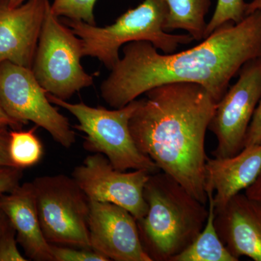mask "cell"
Returning <instances> with one entry per match:
<instances>
[{"mask_svg": "<svg viewBox=\"0 0 261 261\" xmlns=\"http://www.w3.org/2000/svg\"><path fill=\"white\" fill-rule=\"evenodd\" d=\"M123 53L100 87L111 108L125 107L154 87L176 82L200 84L219 102L243 65L261 57V14L225 23L181 53L161 54L145 41L125 44Z\"/></svg>", "mask_w": 261, "mask_h": 261, "instance_id": "obj_1", "label": "cell"}, {"mask_svg": "<svg viewBox=\"0 0 261 261\" xmlns=\"http://www.w3.org/2000/svg\"><path fill=\"white\" fill-rule=\"evenodd\" d=\"M145 94L129 121L136 146L206 205L205 135L217 102L189 82L163 84Z\"/></svg>", "mask_w": 261, "mask_h": 261, "instance_id": "obj_2", "label": "cell"}, {"mask_svg": "<svg viewBox=\"0 0 261 261\" xmlns=\"http://www.w3.org/2000/svg\"><path fill=\"white\" fill-rule=\"evenodd\" d=\"M148 210L137 220L141 243L152 261H171L200 234L208 208L167 173H152L144 188Z\"/></svg>", "mask_w": 261, "mask_h": 261, "instance_id": "obj_3", "label": "cell"}, {"mask_svg": "<svg viewBox=\"0 0 261 261\" xmlns=\"http://www.w3.org/2000/svg\"><path fill=\"white\" fill-rule=\"evenodd\" d=\"M167 14L168 7L163 0H144L107 27L67 18L64 23L82 39L84 57L97 58L111 70L121 59L119 49L123 44L145 41L165 54H171L179 44L193 42L188 34H172L165 30Z\"/></svg>", "mask_w": 261, "mask_h": 261, "instance_id": "obj_4", "label": "cell"}, {"mask_svg": "<svg viewBox=\"0 0 261 261\" xmlns=\"http://www.w3.org/2000/svg\"><path fill=\"white\" fill-rule=\"evenodd\" d=\"M51 104L64 108L76 118L75 128L85 134L84 147L92 153L104 154L113 167L121 171L145 170L150 173L160 169L136 146L129 128L130 117L138 107L139 99L125 107L108 110L91 107L84 102L70 103L47 93Z\"/></svg>", "mask_w": 261, "mask_h": 261, "instance_id": "obj_5", "label": "cell"}, {"mask_svg": "<svg viewBox=\"0 0 261 261\" xmlns=\"http://www.w3.org/2000/svg\"><path fill=\"white\" fill-rule=\"evenodd\" d=\"M82 39L53 14L48 5L32 70L47 93L67 100L94 83L81 64Z\"/></svg>", "mask_w": 261, "mask_h": 261, "instance_id": "obj_6", "label": "cell"}, {"mask_svg": "<svg viewBox=\"0 0 261 261\" xmlns=\"http://www.w3.org/2000/svg\"><path fill=\"white\" fill-rule=\"evenodd\" d=\"M32 183L41 227L48 243L92 250L89 200L74 178L47 175Z\"/></svg>", "mask_w": 261, "mask_h": 261, "instance_id": "obj_7", "label": "cell"}, {"mask_svg": "<svg viewBox=\"0 0 261 261\" xmlns=\"http://www.w3.org/2000/svg\"><path fill=\"white\" fill-rule=\"evenodd\" d=\"M0 103L15 121L23 126L32 122L64 148L75 143L68 118L53 106L30 68L8 61L0 64Z\"/></svg>", "mask_w": 261, "mask_h": 261, "instance_id": "obj_8", "label": "cell"}, {"mask_svg": "<svg viewBox=\"0 0 261 261\" xmlns=\"http://www.w3.org/2000/svg\"><path fill=\"white\" fill-rule=\"evenodd\" d=\"M236 83L217 102L208 130L217 140L213 155L232 157L245 147L247 130L261 98V57L247 61Z\"/></svg>", "mask_w": 261, "mask_h": 261, "instance_id": "obj_9", "label": "cell"}, {"mask_svg": "<svg viewBox=\"0 0 261 261\" xmlns=\"http://www.w3.org/2000/svg\"><path fill=\"white\" fill-rule=\"evenodd\" d=\"M150 174L145 170L119 171L104 154L94 153L75 167L72 177L89 200L121 206L139 220L148 210L143 193Z\"/></svg>", "mask_w": 261, "mask_h": 261, "instance_id": "obj_10", "label": "cell"}, {"mask_svg": "<svg viewBox=\"0 0 261 261\" xmlns=\"http://www.w3.org/2000/svg\"><path fill=\"white\" fill-rule=\"evenodd\" d=\"M89 231L92 250L110 260L152 261L142 246L137 219L126 209L89 200Z\"/></svg>", "mask_w": 261, "mask_h": 261, "instance_id": "obj_11", "label": "cell"}, {"mask_svg": "<svg viewBox=\"0 0 261 261\" xmlns=\"http://www.w3.org/2000/svg\"><path fill=\"white\" fill-rule=\"evenodd\" d=\"M49 0H28L11 7L0 0V64L32 69Z\"/></svg>", "mask_w": 261, "mask_h": 261, "instance_id": "obj_12", "label": "cell"}, {"mask_svg": "<svg viewBox=\"0 0 261 261\" xmlns=\"http://www.w3.org/2000/svg\"><path fill=\"white\" fill-rule=\"evenodd\" d=\"M215 226L230 253L261 261V202L238 193L215 209Z\"/></svg>", "mask_w": 261, "mask_h": 261, "instance_id": "obj_13", "label": "cell"}, {"mask_svg": "<svg viewBox=\"0 0 261 261\" xmlns=\"http://www.w3.org/2000/svg\"><path fill=\"white\" fill-rule=\"evenodd\" d=\"M0 207L16 231L18 243L29 260L53 261L51 244L43 233L32 182L0 195Z\"/></svg>", "mask_w": 261, "mask_h": 261, "instance_id": "obj_14", "label": "cell"}, {"mask_svg": "<svg viewBox=\"0 0 261 261\" xmlns=\"http://www.w3.org/2000/svg\"><path fill=\"white\" fill-rule=\"evenodd\" d=\"M261 170V145L245 147L226 159H207L206 188L214 190L215 209L221 208L232 198L251 186Z\"/></svg>", "mask_w": 261, "mask_h": 261, "instance_id": "obj_15", "label": "cell"}, {"mask_svg": "<svg viewBox=\"0 0 261 261\" xmlns=\"http://www.w3.org/2000/svg\"><path fill=\"white\" fill-rule=\"evenodd\" d=\"M208 216L205 226L187 248L173 257L171 261H238L233 256L220 239L215 226L214 190L206 188Z\"/></svg>", "mask_w": 261, "mask_h": 261, "instance_id": "obj_16", "label": "cell"}, {"mask_svg": "<svg viewBox=\"0 0 261 261\" xmlns=\"http://www.w3.org/2000/svg\"><path fill=\"white\" fill-rule=\"evenodd\" d=\"M168 7L164 29L166 32L184 30L194 40L205 39L207 22L206 15L211 6V0H163Z\"/></svg>", "mask_w": 261, "mask_h": 261, "instance_id": "obj_17", "label": "cell"}, {"mask_svg": "<svg viewBox=\"0 0 261 261\" xmlns=\"http://www.w3.org/2000/svg\"><path fill=\"white\" fill-rule=\"evenodd\" d=\"M37 127L27 130H10L9 154L15 167L23 169L32 167L42 159L44 149L36 135Z\"/></svg>", "mask_w": 261, "mask_h": 261, "instance_id": "obj_18", "label": "cell"}, {"mask_svg": "<svg viewBox=\"0 0 261 261\" xmlns=\"http://www.w3.org/2000/svg\"><path fill=\"white\" fill-rule=\"evenodd\" d=\"M245 0H218L216 9L206 27L205 39L225 23H238L247 16Z\"/></svg>", "mask_w": 261, "mask_h": 261, "instance_id": "obj_19", "label": "cell"}, {"mask_svg": "<svg viewBox=\"0 0 261 261\" xmlns=\"http://www.w3.org/2000/svg\"><path fill=\"white\" fill-rule=\"evenodd\" d=\"M97 0H54L51 10L57 17L73 20H82L96 25L94 8Z\"/></svg>", "mask_w": 261, "mask_h": 261, "instance_id": "obj_20", "label": "cell"}, {"mask_svg": "<svg viewBox=\"0 0 261 261\" xmlns=\"http://www.w3.org/2000/svg\"><path fill=\"white\" fill-rule=\"evenodd\" d=\"M53 261H109L102 254L93 250L63 246L51 244Z\"/></svg>", "mask_w": 261, "mask_h": 261, "instance_id": "obj_21", "label": "cell"}, {"mask_svg": "<svg viewBox=\"0 0 261 261\" xmlns=\"http://www.w3.org/2000/svg\"><path fill=\"white\" fill-rule=\"evenodd\" d=\"M18 241L13 225L9 219L0 238V261H27L18 250Z\"/></svg>", "mask_w": 261, "mask_h": 261, "instance_id": "obj_22", "label": "cell"}, {"mask_svg": "<svg viewBox=\"0 0 261 261\" xmlns=\"http://www.w3.org/2000/svg\"><path fill=\"white\" fill-rule=\"evenodd\" d=\"M23 168L0 166V195L13 191L20 185Z\"/></svg>", "mask_w": 261, "mask_h": 261, "instance_id": "obj_23", "label": "cell"}, {"mask_svg": "<svg viewBox=\"0 0 261 261\" xmlns=\"http://www.w3.org/2000/svg\"><path fill=\"white\" fill-rule=\"evenodd\" d=\"M258 145H261V98L247 130L245 147Z\"/></svg>", "mask_w": 261, "mask_h": 261, "instance_id": "obj_24", "label": "cell"}, {"mask_svg": "<svg viewBox=\"0 0 261 261\" xmlns=\"http://www.w3.org/2000/svg\"><path fill=\"white\" fill-rule=\"evenodd\" d=\"M9 140L8 128H0V166L15 167L10 157Z\"/></svg>", "mask_w": 261, "mask_h": 261, "instance_id": "obj_25", "label": "cell"}, {"mask_svg": "<svg viewBox=\"0 0 261 261\" xmlns=\"http://www.w3.org/2000/svg\"><path fill=\"white\" fill-rule=\"evenodd\" d=\"M23 125L12 118L5 111L0 103V128H11L13 129H21Z\"/></svg>", "mask_w": 261, "mask_h": 261, "instance_id": "obj_26", "label": "cell"}, {"mask_svg": "<svg viewBox=\"0 0 261 261\" xmlns=\"http://www.w3.org/2000/svg\"><path fill=\"white\" fill-rule=\"evenodd\" d=\"M245 194L250 198L261 202V170L253 184L245 190Z\"/></svg>", "mask_w": 261, "mask_h": 261, "instance_id": "obj_27", "label": "cell"}, {"mask_svg": "<svg viewBox=\"0 0 261 261\" xmlns=\"http://www.w3.org/2000/svg\"><path fill=\"white\" fill-rule=\"evenodd\" d=\"M255 11H258L261 14V0H252L251 3H247V15Z\"/></svg>", "mask_w": 261, "mask_h": 261, "instance_id": "obj_28", "label": "cell"}, {"mask_svg": "<svg viewBox=\"0 0 261 261\" xmlns=\"http://www.w3.org/2000/svg\"><path fill=\"white\" fill-rule=\"evenodd\" d=\"M8 219L5 215L4 211L2 210L0 207V238H1L2 233L3 232V230L8 223Z\"/></svg>", "mask_w": 261, "mask_h": 261, "instance_id": "obj_29", "label": "cell"}, {"mask_svg": "<svg viewBox=\"0 0 261 261\" xmlns=\"http://www.w3.org/2000/svg\"><path fill=\"white\" fill-rule=\"evenodd\" d=\"M8 1V5L11 7H18L20 6L22 4H23L25 2L28 0H7Z\"/></svg>", "mask_w": 261, "mask_h": 261, "instance_id": "obj_30", "label": "cell"}]
</instances>
